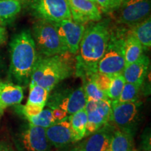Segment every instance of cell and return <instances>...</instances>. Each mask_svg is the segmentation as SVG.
<instances>
[{"mask_svg":"<svg viewBox=\"0 0 151 151\" xmlns=\"http://www.w3.org/2000/svg\"><path fill=\"white\" fill-rule=\"evenodd\" d=\"M111 31L109 20L94 22L86 27L76 58L77 76L84 79L97 73V65L107 47Z\"/></svg>","mask_w":151,"mask_h":151,"instance_id":"6da1fadb","label":"cell"},{"mask_svg":"<svg viewBox=\"0 0 151 151\" xmlns=\"http://www.w3.org/2000/svg\"><path fill=\"white\" fill-rule=\"evenodd\" d=\"M10 52V73L20 86H27L39 58L37 46L29 30L23 29L13 37Z\"/></svg>","mask_w":151,"mask_h":151,"instance_id":"7a4b0ae2","label":"cell"},{"mask_svg":"<svg viewBox=\"0 0 151 151\" xmlns=\"http://www.w3.org/2000/svg\"><path fill=\"white\" fill-rule=\"evenodd\" d=\"M65 55L39 57L32 73L30 82L51 91L58 83L70 77L73 73L71 61Z\"/></svg>","mask_w":151,"mask_h":151,"instance_id":"3957f363","label":"cell"},{"mask_svg":"<svg viewBox=\"0 0 151 151\" xmlns=\"http://www.w3.org/2000/svg\"><path fill=\"white\" fill-rule=\"evenodd\" d=\"M124 31H111L104 55L97 65V72L108 75L122 73L125 67L123 55Z\"/></svg>","mask_w":151,"mask_h":151,"instance_id":"277c9868","label":"cell"},{"mask_svg":"<svg viewBox=\"0 0 151 151\" xmlns=\"http://www.w3.org/2000/svg\"><path fill=\"white\" fill-rule=\"evenodd\" d=\"M33 34L36 46L45 57L65 55L68 52L52 22L39 20L34 25Z\"/></svg>","mask_w":151,"mask_h":151,"instance_id":"5b68a950","label":"cell"},{"mask_svg":"<svg viewBox=\"0 0 151 151\" xmlns=\"http://www.w3.org/2000/svg\"><path fill=\"white\" fill-rule=\"evenodd\" d=\"M141 106L142 102L139 100L120 104L111 103L112 111L110 121L118 130L133 137L141 118Z\"/></svg>","mask_w":151,"mask_h":151,"instance_id":"8992f818","label":"cell"},{"mask_svg":"<svg viewBox=\"0 0 151 151\" xmlns=\"http://www.w3.org/2000/svg\"><path fill=\"white\" fill-rule=\"evenodd\" d=\"M30 9L36 18L52 23L71 19L67 0H31Z\"/></svg>","mask_w":151,"mask_h":151,"instance_id":"52a82bcc","label":"cell"},{"mask_svg":"<svg viewBox=\"0 0 151 151\" xmlns=\"http://www.w3.org/2000/svg\"><path fill=\"white\" fill-rule=\"evenodd\" d=\"M86 101L87 98L82 86L55 92L50 97L48 104L50 109L60 108L70 116L83 109Z\"/></svg>","mask_w":151,"mask_h":151,"instance_id":"ba28073f","label":"cell"},{"mask_svg":"<svg viewBox=\"0 0 151 151\" xmlns=\"http://www.w3.org/2000/svg\"><path fill=\"white\" fill-rule=\"evenodd\" d=\"M150 0H124L118 9V22L132 27L150 16Z\"/></svg>","mask_w":151,"mask_h":151,"instance_id":"9c48e42d","label":"cell"},{"mask_svg":"<svg viewBox=\"0 0 151 151\" xmlns=\"http://www.w3.org/2000/svg\"><path fill=\"white\" fill-rule=\"evenodd\" d=\"M52 24L67 51L73 55L76 54L86 25L76 22L72 19H65Z\"/></svg>","mask_w":151,"mask_h":151,"instance_id":"30bf717a","label":"cell"},{"mask_svg":"<svg viewBox=\"0 0 151 151\" xmlns=\"http://www.w3.org/2000/svg\"><path fill=\"white\" fill-rule=\"evenodd\" d=\"M18 141L21 151H51L46 129L30 123L20 132Z\"/></svg>","mask_w":151,"mask_h":151,"instance_id":"8fae6325","label":"cell"},{"mask_svg":"<svg viewBox=\"0 0 151 151\" xmlns=\"http://www.w3.org/2000/svg\"><path fill=\"white\" fill-rule=\"evenodd\" d=\"M71 19L78 23L86 25L88 22L102 20L101 12L97 4L88 0H67Z\"/></svg>","mask_w":151,"mask_h":151,"instance_id":"7c38bea8","label":"cell"},{"mask_svg":"<svg viewBox=\"0 0 151 151\" xmlns=\"http://www.w3.org/2000/svg\"><path fill=\"white\" fill-rule=\"evenodd\" d=\"M46 134L49 143L57 148H63L73 142L69 118L55 122L46 129Z\"/></svg>","mask_w":151,"mask_h":151,"instance_id":"4fadbf2b","label":"cell"},{"mask_svg":"<svg viewBox=\"0 0 151 151\" xmlns=\"http://www.w3.org/2000/svg\"><path fill=\"white\" fill-rule=\"evenodd\" d=\"M111 101L108 99L97 101L95 110L88 113V122L86 127V135H90L108 124L111 116Z\"/></svg>","mask_w":151,"mask_h":151,"instance_id":"5bb4252c","label":"cell"},{"mask_svg":"<svg viewBox=\"0 0 151 151\" xmlns=\"http://www.w3.org/2000/svg\"><path fill=\"white\" fill-rule=\"evenodd\" d=\"M114 128L105 124L101 129L94 132L78 146L82 151H109Z\"/></svg>","mask_w":151,"mask_h":151,"instance_id":"9a60e30c","label":"cell"},{"mask_svg":"<svg viewBox=\"0 0 151 151\" xmlns=\"http://www.w3.org/2000/svg\"><path fill=\"white\" fill-rule=\"evenodd\" d=\"M149 65V58L143 55L137 61L125 66L122 74L127 83L141 86L147 76Z\"/></svg>","mask_w":151,"mask_h":151,"instance_id":"2e32d148","label":"cell"},{"mask_svg":"<svg viewBox=\"0 0 151 151\" xmlns=\"http://www.w3.org/2000/svg\"><path fill=\"white\" fill-rule=\"evenodd\" d=\"M24 97L23 88L20 85L0 82V104L4 108L21 103Z\"/></svg>","mask_w":151,"mask_h":151,"instance_id":"e0dca14e","label":"cell"},{"mask_svg":"<svg viewBox=\"0 0 151 151\" xmlns=\"http://www.w3.org/2000/svg\"><path fill=\"white\" fill-rule=\"evenodd\" d=\"M22 8V0H0V25L11 24Z\"/></svg>","mask_w":151,"mask_h":151,"instance_id":"ac0fdd59","label":"cell"},{"mask_svg":"<svg viewBox=\"0 0 151 151\" xmlns=\"http://www.w3.org/2000/svg\"><path fill=\"white\" fill-rule=\"evenodd\" d=\"M143 46L129 32L126 34L124 39L123 55L125 66L137 61L143 55Z\"/></svg>","mask_w":151,"mask_h":151,"instance_id":"d6986e66","label":"cell"},{"mask_svg":"<svg viewBox=\"0 0 151 151\" xmlns=\"http://www.w3.org/2000/svg\"><path fill=\"white\" fill-rule=\"evenodd\" d=\"M69 118L73 142L82 140L86 135V127L88 122V113L85 109L70 115Z\"/></svg>","mask_w":151,"mask_h":151,"instance_id":"ffe728a7","label":"cell"},{"mask_svg":"<svg viewBox=\"0 0 151 151\" xmlns=\"http://www.w3.org/2000/svg\"><path fill=\"white\" fill-rule=\"evenodd\" d=\"M130 34L141 43L144 50L151 46V18L149 16L142 22L132 26Z\"/></svg>","mask_w":151,"mask_h":151,"instance_id":"44dd1931","label":"cell"},{"mask_svg":"<svg viewBox=\"0 0 151 151\" xmlns=\"http://www.w3.org/2000/svg\"><path fill=\"white\" fill-rule=\"evenodd\" d=\"M109 151H134L133 137L120 130H115Z\"/></svg>","mask_w":151,"mask_h":151,"instance_id":"7402d4cb","label":"cell"},{"mask_svg":"<svg viewBox=\"0 0 151 151\" xmlns=\"http://www.w3.org/2000/svg\"><path fill=\"white\" fill-rule=\"evenodd\" d=\"M29 92L27 104L44 107L48 101L50 91L35 83L29 82Z\"/></svg>","mask_w":151,"mask_h":151,"instance_id":"603a6c76","label":"cell"},{"mask_svg":"<svg viewBox=\"0 0 151 151\" xmlns=\"http://www.w3.org/2000/svg\"><path fill=\"white\" fill-rule=\"evenodd\" d=\"M83 80V88L87 100L100 101V100L108 99L106 94L100 89L91 78L88 77Z\"/></svg>","mask_w":151,"mask_h":151,"instance_id":"cb8c5ba5","label":"cell"},{"mask_svg":"<svg viewBox=\"0 0 151 151\" xmlns=\"http://www.w3.org/2000/svg\"><path fill=\"white\" fill-rule=\"evenodd\" d=\"M141 87L137 85L129 83L126 82L124 83L121 94L115 101H111L112 104H120L125 102H131L139 100V94Z\"/></svg>","mask_w":151,"mask_h":151,"instance_id":"d4e9b609","label":"cell"},{"mask_svg":"<svg viewBox=\"0 0 151 151\" xmlns=\"http://www.w3.org/2000/svg\"><path fill=\"white\" fill-rule=\"evenodd\" d=\"M26 119L28 120L29 123L45 129L50 127L55 122V120L52 116V110L50 109H43V110L37 116Z\"/></svg>","mask_w":151,"mask_h":151,"instance_id":"484cf974","label":"cell"},{"mask_svg":"<svg viewBox=\"0 0 151 151\" xmlns=\"http://www.w3.org/2000/svg\"><path fill=\"white\" fill-rule=\"evenodd\" d=\"M125 83L126 81L122 73L113 75L111 83L106 92V96L108 99L111 101H115L118 99L121 94Z\"/></svg>","mask_w":151,"mask_h":151,"instance_id":"4316f807","label":"cell"},{"mask_svg":"<svg viewBox=\"0 0 151 151\" xmlns=\"http://www.w3.org/2000/svg\"><path fill=\"white\" fill-rule=\"evenodd\" d=\"M124 0H96L100 11L109 14L118 10Z\"/></svg>","mask_w":151,"mask_h":151,"instance_id":"83f0119b","label":"cell"},{"mask_svg":"<svg viewBox=\"0 0 151 151\" xmlns=\"http://www.w3.org/2000/svg\"><path fill=\"white\" fill-rule=\"evenodd\" d=\"M93 80L98 87L106 94L112 81L113 75H108L101 73H95L89 76Z\"/></svg>","mask_w":151,"mask_h":151,"instance_id":"f1b7e54d","label":"cell"},{"mask_svg":"<svg viewBox=\"0 0 151 151\" xmlns=\"http://www.w3.org/2000/svg\"><path fill=\"white\" fill-rule=\"evenodd\" d=\"M43 109L44 107L41 106L26 104L25 105L22 106L21 109H20V112L23 114L24 118H27L39 115L43 110Z\"/></svg>","mask_w":151,"mask_h":151,"instance_id":"f546056e","label":"cell"},{"mask_svg":"<svg viewBox=\"0 0 151 151\" xmlns=\"http://www.w3.org/2000/svg\"><path fill=\"white\" fill-rule=\"evenodd\" d=\"M51 110L52 116H53L54 119L55 120V122H58L60 121V120H64V119L68 116L66 111L60 108H55L51 109Z\"/></svg>","mask_w":151,"mask_h":151,"instance_id":"4dcf8cb0","label":"cell"},{"mask_svg":"<svg viewBox=\"0 0 151 151\" xmlns=\"http://www.w3.org/2000/svg\"><path fill=\"white\" fill-rule=\"evenodd\" d=\"M7 34L5 27L0 25V44H2L6 40Z\"/></svg>","mask_w":151,"mask_h":151,"instance_id":"1f68e13d","label":"cell"},{"mask_svg":"<svg viewBox=\"0 0 151 151\" xmlns=\"http://www.w3.org/2000/svg\"><path fill=\"white\" fill-rule=\"evenodd\" d=\"M0 151H15L12 147L7 143L1 142L0 143Z\"/></svg>","mask_w":151,"mask_h":151,"instance_id":"d6a6232c","label":"cell"},{"mask_svg":"<svg viewBox=\"0 0 151 151\" xmlns=\"http://www.w3.org/2000/svg\"><path fill=\"white\" fill-rule=\"evenodd\" d=\"M4 108L1 106V104H0V114H2V113H4Z\"/></svg>","mask_w":151,"mask_h":151,"instance_id":"836d02e7","label":"cell"},{"mask_svg":"<svg viewBox=\"0 0 151 151\" xmlns=\"http://www.w3.org/2000/svg\"><path fill=\"white\" fill-rule=\"evenodd\" d=\"M70 151H82V150H81V149L78 148V147H75V148L71 149Z\"/></svg>","mask_w":151,"mask_h":151,"instance_id":"e575fe53","label":"cell"},{"mask_svg":"<svg viewBox=\"0 0 151 151\" xmlns=\"http://www.w3.org/2000/svg\"><path fill=\"white\" fill-rule=\"evenodd\" d=\"M88 1H92V2H94V3L97 4V3H96V0H88Z\"/></svg>","mask_w":151,"mask_h":151,"instance_id":"d590c367","label":"cell"},{"mask_svg":"<svg viewBox=\"0 0 151 151\" xmlns=\"http://www.w3.org/2000/svg\"><path fill=\"white\" fill-rule=\"evenodd\" d=\"M147 151H150V150H147Z\"/></svg>","mask_w":151,"mask_h":151,"instance_id":"8d00e7d4","label":"cell"}]
</instances>
